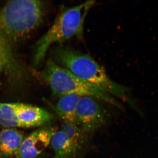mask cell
<instances>
[{
  "label": "cell",
  "instance_id": "cell-1",
  "mask_svg": "<svg viewBox=\"0 0 158 158\" xmlns=\"http://www.w3.org/2000/svg\"><path fill=\"white\" fill-rule=\"evenodd\" d=\"M51 53L56 63L79 78L131 103L128 97L130 89L111 79L104 69L88 54L62 44L54 47Z\"/></svg>",
  "mask_w": 158,
  "mask_h": 158
},
{
  "label": "cell",
  "instance_id": "cell-2",
  "mask_svg": "<svg viewBox=\"0 0 158 158\" xmlns=\"http://www.w3.org/2000/svg\"><path fill=\"white\" fill-rule=\"evenodd\" d=\"M44 11L41 1H9L0 9V34L11 45L18 42L39 27Z\"/></svg>",
  "mask_w": 158,
  "mask_h": 158
},
{
  "label": "cell",
  "instance_id": "cell-3",
  "mask_svg": "<svg viewBox=\"0 0 158 158\" xmlns=\"http://www.w3.org/2000/svg\"><path fill=\"white\" fill-rule=\"evenodd\" d=\"M95 2L86 1L76 6L62 10L48 31L36 42L34 56L35 65L45 59L52 46L60 44L73 37L81 39L86 16Z\"/></svg>",
  "mask_w": 158,
  "mask_h": 158
},
{
  "label": "cell",
  "instance_id": "cell-4",
  "mask_svg": "<svg viewBox=\"0 0 158 158\" xmlns=\"http://www.w3.org/2000/svg\"><path fill=\"white\" fill-rule=\"evenodd\" d=\"M34 73L48 85L53 95L61 97L70 94L91 97L122 109L114 97L94 85L84 81L69 71L58 65L52 59L46 62L44 67Z\"/></svg>",
  "mask_w": 158,
  "mask_h": 158
},
{
  "label": "cell",
  "instance_id": "cell-5",
  "mask_svg": "<svg viewBox=\"0 0 158 158\" xmlns=\"http://www.w3.org/2000/svg\"><path fill=\"white\" fill-rule=\"evenodd\" d=\"M96 98L82 96L77 105V126L84 134L94 131L106 121V114L101 105Z\"/></svg>",
  "mask_w": 158,
  "mask_h": 158
},
{
  "label": "cell",
  "instance_id": "cell-6",
  "mask_svg": "<svg viewBox=\"0 0 158 158\" xmlns=\"http://www.w3.org/2000/svg\"><path fill=\"white\" fill-rule=\"evenodd\" d=\"M57 130L52 127L40 129L24 139L15 156L17 158H36L50 144Z\"/></svg>",
  "mask_w": 158,
  "mask_h": 158
},
{
  "label": "cell",
  "instance_id": "cell-7",
  "mask_svg": "<svg viewBox=\"0 0 158 158\" xmlns=\"http://www.w3.org/2000/svg\"><path fill=\"white\" fill-rule=\"evenodd\" d=\"M2 70L14 83H19L25 78L24 69L15 56L11 45L0 34V73Z\"/></svg>",
  "mask_w": 158,
  "mask_h": 158
},
{
  "label": "cell",
  "instance_id": "cell-8",
  "mask_svg": "<svg viewBox=\"0 0 158 158\" xmlns=\"http://www.w3.org/2000/svg\"><path fill=\"white\" fill-rule=\"evenodd\" d=\"M15 115L20 127L41 126L52 120L53 116L45 109L15 103Z\"/></svg>",
  "mask_w": 158,
  "mask_h": 158
},
{
  "label": "cell",
  "instance_id": "cell-9",
  "mask_svg": "<svg viewBox=\"0 0 158 158\" xmlns=\"http://www.w3.org/2000/svg\"><path fill=\"white\" fill-rule=\"evenodd\" d=\"M23 140V134L15 129L3 130L0 132V158L15 155Z\"/></svg>",
  "mask_w": 158,
  "mask_h": 158
},
{
  "label": "cell",
  "instance_id": "cell-10",
  "mask_svg": "<svg viewBox=\"0 0 158 158\" xmlns=\"http://www.w3.org/2000/svg\"><path fill=\"white\" fill-rule=\"evenodd\" d=\"M51 147L54 158H77L79 152L67 134L63 130L57 131L52 138Z\"/></svg>",
  "mask_w": 158,
  "mask_h": 158
},
{
  "label": "cell",
  "instance_id": "cell-11",
  "mask_svg": "<svg viewBox=\"0 0 158 158\" xmlns=\"http://www.w3.org/2000/svg\"><path fill=\"white\" fill-rule=\"evenodd\" d=\"M81 97L77 94H70L60 97L54 109L63 121L77 125V105Z\"/></svg>",
  "mask_w": 158,
  "mask_h": 158
},
{
  "label": "cell",
  "instance_id": "cell-12",
  "mask_svg": "<svg viewBox=\"0 0 158 158\" xmlns=\"http://www.w3.org/2000/svg\"><path fill=\"white\" fill-rule=\"evenodd\" d=\"M15 111V103H0V125L7 127H20Z\"/></svg>",
  "mask_w": 158,
  "mask_h": 158
},
{
  "label": "cell",
  "instance_id": "cell-13",
  "mask_svg": "<svg viewBox=\"0 0 158 158\" xmlns=\"http://www.w3.org/2000/svg\"><path fill=\"white\" fill-rule=\"evenodd\" d=\"M62 128L67 134L80 152L85 143V134L77 125L70 124L65 122L62 123Z\"/></svg>",
  "mask_w": 158,
  "mask_h": 158
}]
</instances>
